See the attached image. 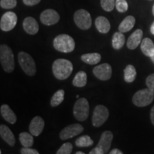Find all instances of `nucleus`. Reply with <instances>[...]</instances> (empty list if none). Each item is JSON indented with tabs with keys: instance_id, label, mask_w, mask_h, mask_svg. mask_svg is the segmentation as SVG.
Wrapping results in <instances>:
<instances>
[{
	"instance_id": "nucleus-1",
	"label": "nucleus",
	"mask_w": 154,
	"mask_h": 154,
	"mask_svg": "<svg viewBox=\"0 0 154 154\" xmlns=\"http://www.w3.org/2000/svg\"><path fill=\"white\" fill-rule=\"evenodd\" d=\"M53 74L57 79H68L73 72V64L70 61L64 59H58L52 64Z\"/></svg>"
},
{
	"instance_id": "nucleus-2",
	"label": "nucleus",
	"mask_w": 154,
	"mask_h": 154,
	"mask_svg": "<svg viewBox=\"0 0 154 154\" xmlns=\"http://www.w3.org/2000/svg\"><path fill=\"white\" fill-rule=\"evenodd\" d=\"M0 61L5 72L11 73L14 70L15 63L12 50L6 44L0 46Z\"/></svg>"
},
{
	"instance_id": "nucleus-3",
	"label": "nucleus",
	"mask_w": 154,
	"mask_h": 154,
	"mask_svg": "<svg viewBox=\"0 0 154 154\" xmlns=\"http://www.w3.org/2000/svg\"><path fill=\"white\" fill-rule=\"evenodd\" d=\"M53 46L56 50L60 52L71 53L75 49V42L68 34H60L54 39Z\"/></svg>"
},
{
	"instance_id": "nucleus-4",
	"label": "nucleus",
	"mask_w": 154,
	"mask_h": 154,
	"mask_svg": "<svg viewBox=\"0 0 154 154\" xmlns=\"http://www.w3.org/2000/svg\"><path fill=\"white\" fill-rule=\"evenodd\" d=\"M154 92L149 88L139 90L133 96L132 101L134 104L138 107L147 106L153 102Z\"/></svg>"
},
{
	"instance_id": "nucleus-5",
	"label": "nucleus",
	"mask_w": 154,
	"mask_h": 154,
	"mask_svg": "<svg viewBox=\"0 0 154 154\" xmlns=\"http://www.w3.org/2000/svg\"><path fill=\"white\" fill-rule=\"evenodd\" d=\"M113 140V134L110 131H106L101 134L97 146L89 152V154L107 153L111 146Z\"/></svg>"
},
{
	"instance_id": "nucleus-6",
	"label": "nucleus",
	"mask_w": 154,
	"mask_h": 154,
	"mask_svg": "<svg viewBox=\"0 0 154 154\" xmlns=\"http://www.w3.org/2000/svg\"><path fill=\"white\" fill-rule=\"evenodd\" d=\"M18 61L21 68L28 76H34L36 74V67L35 61L29 54L21 51L18 54Z\"/></svg>"
},
{
	"instance_id": "nucleus-7",
	"label": "nucleus",
	"mask_w": 154,
	"mask_h": 154,
	"mask_svg": "<svg viewBox=\"0 0 154 154\" xmlns=\"http://www.w3.org/2000/svg\"><path fill=\"white\" fill-rule=\"evenodd\" d=\"M73 112L75 119L79 121L86 120L89 114V104L85 98H79L75 102Z\"/></svg>"
},
{
	"instance_id": "nucleus-8",
	"label": "nucleus",
	"mask_w": 154,
	"mask_h": 154,
	"mask_svg": "<svg viewBox=\"0 0 154 154\" xmlns=\"http://www.w3.org/2000/svg\"><path fill=\"white\" fill-rule=\"evenodd\" d=\"M75 24L82 30H87L91 26V17L88 11L85 9H79L74 15Z\"/></svg>"
},
{
	"instance_id": "nucleus-9",
	"label": "nucleus",
	"mask_w": 154,
	"mask_h": 154,
	"mask_svg": "<svg viewBox=\"0 0 154 154\" xmlns=\"http://www.w3.org/2000/svg\"><path fill=\"white\" fill-rule=\"evenodd\" d=\"M109 116V111L105 106L98 105L94 110L93 117H92V124L94 127L101 126Z\"/></svg>"
},
{
	"instance_id": "nucleus-10",
	"label": "nucleus",
	"mask_w": 154,
	"mask_h": 154,
	"mask_svg": "<svg viewBox=\"0 0 154 154\" xmlns=\"http://www.w3.org/2000/svg\"><path fill=\"white\" fill-rule=\"evenodd\" d=\"M17 23V16L13 11H7L2 17L0 28L4 32H9L15 27Z\"/></svg>"
},
{
	"instance_id": "nucleus-11",
	"label": "nucleus",
	"mask_w": 154,
	"mask_h": 154,
	"mask_svg": "<svg viewBox=\"0 0 154 154\" xmlns=\"http://www.w3.org/2000/svg\"><path fill=\"white\" fill-rule=\"evenodd\" d=\"M84 131V127L79 124H71L65 127L59 134V137L61 140H68L78 136Z\"/></svg>"
},
{
	"instance_id": "nucleus-12",
	"label": "nucleus",
	"mask_w": 154,
	"mask_h": 154,
	"mask_svg": "<svg viewBox=\"0 0 154 154\" xmlns=\"http://www.w3.org/2000/svg\"><path fill=\"white\" fill-rule=\"evenodd\" d=\"M93 73L96 78L101 81L110 79L112 76V68L109 63H105L94 67Z\"/></svg>"
},
{
	"instance_id": "nucleus-13",
	"label": "nucleus",
	"mask_w": 154,
	"mask_h": 154,
	"mask_svg": "<svg viewBox=\"0 0 154 154\" xmlns=\"http://www.w3.org/2000/svg\"><path fill=\"white\" fill-rule=\"evenodd\" d=\"M59 19H60V17L57 11L51 9H46L42 11L40 15V20L42 23L47 26H51V25L57 24Z\"/></svg>"
},
{
	"instance_id": "nucleus-14",
	"label": "nucleus",
	"mask_w": 154,
	"mask_h": 154,
	"mask_svg": "<svg viewBox=\"0 0 154 154\" xmlns=\"http://www.w3.org/2000/svg\"><path fill=\"white\" fill-rule=\"evenodd\" d=\"M44 128V121L40 116H35L29 124V132L34 136H38L42 134Z\"/></svg>"
},
{
	"instance_id": "nucleus-15",
	"label": "nucleus",
	"mask_w": 154,
	"mask_h": 154,
	"mask_svg": "<svg viewBox=\"0 0 154 154\" xmlns=\"http://www.w3.org/2000/svg\"><path fill=\"white\" fill-rule=\"evenodd\" d=\"M142 37H143V31L141 29H136L128 37L126 43L127 47L131 50L136 49L140 43H141Z\"/></svg>"
},
{
	"instance_id": "nucleus-16",
	"label": "nucleus",
	"mask_w": 154,
	"mask_h": 154,
	"mask_svg": "<svg viewBox=\"0 0 154 154\" xmlns=\"http://www.w3.org/2000/svg\"><path fill=\"white\" fill-rule=\"evenodd\" d=\"M23 28L26 33L31 35H34L38 32V24L36 20L33 17H28L24 19L23 22Z\"/></svg>"
},
{
	"instance_id": "nucleus-17",
	"label": "nucleus",
	"mask_w": 154,
	"mask_h": 154,
	"mask_svg": "<svg viewBox=\"0 0 154 154\" xmlns=\"http://www.w3.org/2000/svg\"><path fill=\"white\" fill-rule=\"evenodd\" d=\"M0 136L7 144L10 146H14L15 143L14 135L8 126L5 124H1L0 126Z\"/></svg>"
},
{
	"instance_id": "nucleus-18",
	"label": "nucleus",
	"mask_w": 154,
	"mask_h": 154,
	"mask_svg": "<svg viewBox=\"0 0 154 154\" xmlns=\"http://www.w3.org/2000/svg\"><path fill=\"white\" fill-rule=\"evenodd\" d=\"M2 116L5 121L9 122L11 124H14L17 122V116L14 111L11 109V108L7 104H3L0 109Z\"/></svg>"
},
{
	"instance_id": "nucleus-19",
	"label": "nucleus",
	"mask_w": 154,
	"mask_h": 154,
	"mask_svg": "<svg viewBox=\"0 0 154 154\" xmlns=\"http://www.w3.org/2000/svg\"><path fill=\"white\" fill-rule=\"evenodd\" d=\"M95 25L97 30L102 34L108 33L111 29L110 22L105 17H98L96 19Z\"/></svg>"
},
{
	"instance_id": "nucleus-20",
	"label": "nucleus",
	"mask_w": 154,
	"mask_h": 154,
	"mask_svg": "<svg viewBox=\"0 0 154 154\" xmlns=\"http://www.w3.org/2000/svg\"><path fill=\"white\" fill-rule=\"evenodd\" d=\"M140 49L144 55L151 57L154 55V43L151 38H143L140 43Z\"/></svg>"
},
{
	"instance_id": "nucleus-21",
	"label": "nucleus",
	"mask_w": 154,
	"mask_h": 154,
	"mask_svg": "<svg viewBox=\"0 0 154 154\" xmlns=\"http://www.w3.org/2000/svg\"><path fill=\"white\" fill-rule=\"evenodd\" d=\"M135 23H136V19L133 16H128L125 18L122 22H121V24L119 26V32H129L130 30H131L133 27L134 26Z\"/></svg>"
},
{
	"instance_id": "nucleus-22",
	"label": "nucleus",
	"mask_w": 154,
	"mask_h": 154,
	"mask_svg": "<svg viewBox=\"0 0 154 154\" xmlns=\"http://www.w3.org/2000/svg\"><path fill=\"white\" fill-rule=\"evenodd\" d=\"M82 60L84 63L89 65H95L100 62L101 56L99 53H88L83 54L81 57Z\"/></svg>"
},
{
	"instance_id": "nucleus-23",
	"label": "nucleus",
	"mask_w": 154,
	"mask_h": 154,
	"mask_svg": "<svg viewBox=\"0 0 154 154\" xmlns=\"http://www.w3.org/2000/svg\"><path fill=\"white\" fill-rule=\"evenodd\" d=\"M86 83H87V74L82 71L77 73L72 81L73 85L79 88L84 87L86 85Z\"/></svg>"
},
{
	"instance_id": "nucleus-24",
	"label": "nucleus",
	"mask_w": 154,
	"mask_h": 154,
	"mask_svg": "<svg viewBox=\"0 0 154 154\" xmlns=\"http://www.w3.org/2000/svg\"><path fill=\"white\" fill-rule=\"evenodd\" d=\"M125 36L123 34V32H116L113 34L112 38V47L114 49L119 50L124 47L125 44Z\"/></svg>"
},
{
	"instance_id": "nucleus-25",
	"label": "nucleus",
	"mask_w": 154,
	"mask_h": 154,
	"mask_svg": "<svg viewBox=\"0 0 154 154\" xmlns=\"http://www.w3.org/2000/svg\"><path fill=\"white\" fill-rule=\"evenodd\" d=\"M136 77V70L133 65H127L124 69V80L127 83L134 82Z\"/></svg>"
},
{
	"instance_id": "nucleus-26",
	"label": "nucleus",
	"mask_w": 154,
	"mask_h": 154,
	"mask_svg": "<svg viewBox=\"0 0 154 154\" xmlns=\"http://www.w3.org/2000/svg\"><path fill=\"white\" fill-rule=\"evenodd\" d=\"M19 140L24 147H32L34 144L33 135L27 132H22L19 134Z\"/></svg>"
},
{
	"instance_id": "nucleus-27",
	"label": "nucleus",
	"mask_w": 154,
	"mask_h": 154,
	"mask_svg": "<svg viewBox=\"0 0 154 154\" xmlns=\"http://www.w3.org/2000/svg\"><path fill=\"white\" fill-rule=\"evenodd\" d=\"M64 95L65 91L63 89L58 90L57 92H55L52 97H51V101H50V104H51V106L56 107L60 105L64 100Z\"/></svg>"
},
{
	"instance_id": "nucleus-28",
	"label": "nucleus",
	"mask_w": 154,
	"mask_h": 154,
	"mask_svg": "<svg viewBox=\"0 0 154 154\" xmlns=\"http://www.w3.org/2000/svg\"><path fill=\"white\" fill-rule=\"evenodd\" d=\"M75 144L78 147H89V146H93L94 140L89 136L85 135L77 138L75 141Z\"/></svg>"
},
{
	"instance_id": "nucleus-29",
	"label": "nucleus",
	"mask_w": 154,
	"mask_h": 154,
	"mask_svg": "<svg viewBox=\"0 0 154 154\" xmlns=\"http://www.w3.org/2000/svg\"><path fill=\"white\" fill-rule=\"evenodd\" d=\"M116 0H101V5L103 10L106 11H111L114 9Z\"/></svg>"
},
{
	"instance_id": "nucleus-30",
	"label": "nucleus",
	"mask_w": 154,
	"mask_h": 154,
	"mask_svg": "<svg viewBox=\"0 0 154 154\" xmlns=\"http://www.w3.org/2000/svg\"><path fill=\"white\" fill-rule=\"evenodd\" d=\"M116 8L119 12L124 13L128 10V5L126 0H116Z\"/></svg>"
},
{
	"instance_id": "nucleus-31",
	"label": "nucleus",
	"mask_w": 154,
	"mask_h": 154,
	"mask_svg": "<svg viewBox=\"0 0 154 154\" xmlns=\"http://www.w3.org/2000/svg\"><path fill=\"white\" fill-rule=\"evenodd\" d=\"M73 150V146L71 143H63L61 147L58 150L57 152V154H70L72 153Z\"/></svg>"
},
{
	"instance_id": "nucleus-32",
	"label": "nucleus",
	"mask_w": 154,
	"mask_h": 154,
	"mask_svg": "<svg viewBox=\"0 0 154 154\" xmlns=\"http://www.w3.org/2000/svg\"><path fill=\"white\" fill-rule=\"evenodd\" d=\"M17 0H1L0 6L3 9H13L17 6Z\"/></svg>"
},
{
	"instance_id": "nucleus-33",
	"label": "nucleus",
	"mask_w": 154,
	"mask_h": 154,
	"mask_svg": "<svg viewBox=\"0 0 154 154\" xmlns=\"http://www.w3.org/2000/svg\"><path fill=\"white\" fill-rule=\"evenodd\" d=\"M146 84L148 88H149L152 91L154 92V74L149 75L146 78Z\"/></svg>"
},
{
	"instance_id": "nucleus-34",
	"label": "nucleus",
	"mask_w": 154,
	"mask_h": 154,
	"mask_svg": "<svg viewBox=\"0 0 154 154\" xmlns=\"http://www.w3.org/2000/svg\"><path fill=\"white\" fill-rule=\"evenodd\" d=\"M21 153L22 154H38L37 150L32 149L31 147H23L21 149Z\"/></svg>"
},
{
	"instance_id": "nucleus-35",
	"label": "nucleus",
	"mask_w": 154,
	"mask_h": 154,
	"mask_svg": "<svg viewBox=\"0 0 154 154\" xmlns=\"http://www.w3.org/2000/svg\"><path fill=\"white\" fill-rule=\"evenodd\" d=\"M41 2V0H23L24 5L27 6H34Z\"/></svg>"
},
{
	"instance_id": "nucleus-36",
	"label": "nucleus",
	"mask_w": 154,
	"mask_h": 154,
	"mask_svg": "<svg viewBox=\"0 0 154 154\" xmlns=\"http://www.w3.org/2000/svg\"><path fill=\"white\" fill-rule=\"evenodd\" d=\"M150 118H151V121L152 124L154 126V106L152 107L151 110V113H150Z\"/></svg>"
},
{
	"instance_id": "nucleus-37",
	"label": "nucleus",
	"mask_w": 154,
	"mask_h": 154,
	"mask_svg": "<svg viewBox=\"0 0 154 154\" xmlns=\"http://www.w3.org/2000/svg\"><path fill=\"white\" fill-rule=\"evenodd\" d=\"M110 154H123V152L121 150L117 149H113L110 151Z\"/></svg>"
},
{
	"instance_id": "nucleus-38",
	"label": "nucleus",
	"mask_w": 154,
	"mask_h": 154,
	"mask_svg": "<svg viewBox=\"0 0 154 154\" xmlns=\"http://www.w3.org/2000/svg\"><path fill=\"white\" fill-rule=\"evenodd\" d=\"M151 33L153 34V35H154V22L151 26Z\"/></svg>"
},
{
	"instance_id": "nucleus-39",
	"label": "nucleus",
	"mask_w": 154,
	"mask_h": 154,
	"mask_svg": "<svg viewBox=\"0 0 154 154\" xmlns=\"http://www.w3.org/2000/svg\"><path fill=\"white\" fill-rule=\"evenodd\" d=\"M150 58H151V60L152 61V62L154 63V55H153L152 57H151Z\"/></svg>"
},
{
	"instance_id": "nucleus-40",
	"label": "nucleus",
	"mask_w": 154,
	"mask_h": 154,
	"mask_svg": "<svg viewBox=\"0 0 154 154\" xmlns=\"http://www.w3.org/2000/svg\"><path fill=\"white\" fill-rule=\"evenodd\" d=\"M76 154H84V152H82V151H77Z\"/></svg>"
},
{
	"instance_id": "nucleus-41",
	"label": "nucleus",
	"mask_w": 154,
	"mask_h": 154,
	"mask_svg": "<svg viewBox=\"0 0 154 154\" xmlns=\"http://www.w3.org/2000/svg\"><path fill=\"white\" fill-rule=\"evenodd\" d=\"M152 13H153V16H154V5L153 6V9H152Z\"/></svg>"
},
{
	"instance_id": "nucleus-42",
	"label": "nucleus",
	"mask_w": 154,
	"mask_h": 154,
	"mask_svg": "<svg viewBox=\"0 0 154 154\" xmlns=\"http://www.w3.org/2000/svg\"><path fill=\"white\" fill-rule=\"evenodd\" d=\"M76 98H78V99H79V95H77V96H76Z\"/></svg>"
}]
</instances>
